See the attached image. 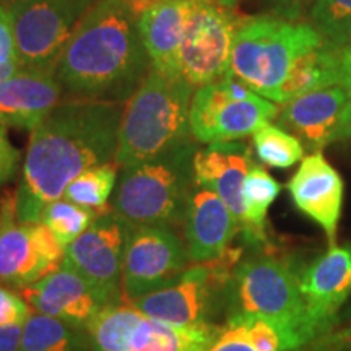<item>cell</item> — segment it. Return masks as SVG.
I'll list each match as a JSON object with an SVG mask.
<instances>
[{"label":"cell","instance_id":"6da1fadb","mask_svg":"<svg viewBox=\"0 0 351 351\" xmlns=\"http://www.w3.org/2000/svg\"><path fill=\"white\" fill-rule=\"evenodd\" d=\"M122 116L124 108L117 101L73 98L60 103L34 127L15 191L20 223H41L44 208L62 199L73 179L111 163Z\"/></svg>","mask_w":351,"mask_h":351},{"label":"cell","instance_id":"7a4b0ae2","mask_svg":"<svg viewBox=\"0 0 351 351\" xmlns=\"http://www.w3.org/2000/svg\"><path fill=\"white\" fill-rule=\"evenodd\" d=\"M138 19L127 0H99L86 12L56 67L70 96L122 103L138 90L152 69Z\"/></svg>","mask_w":351,"mask_h":351},{"label":"cell","instance_id":"3957f363","mask_svg":"<svg viewBox=\"0 0 351 351\" xmlns=\"http://www.w3.org/2000/svg\"><path fill=\"white\" fill-rule=\"evenodd\" d=\"M194 90L182 77L148 70L127 101L114 163L127 168L195 140L191 130Z\"/></svg>","mask_w":351,"mask_h":351},{"label":"cell","instance_id":"277c9868","mask_svg":"<svg viewBox=\"0 0 351 351\" xmlns=\"http://www.w3.org/2000/svg\"><path fill=\"white\" fill-rule=\"evenodd\" d=\"M232 271L226 289V319L256 315L274 322L307 345L314 330L301 293L300 265L291 257L271 252L269 244L251 247Z\"/></svg>","mask_w":351,"mask_h":351},{"label":"cell","instance_id":"5b68a950","mask_svg":"<svg viewBox=\"0 0 351 351\" xmlns=\"http://www.w3.org/2000/svg\"><path fill=\"white\" fill-rule=\"evenodd\" d=\"M197 140L163 155L121 168L111 208L132 226H182L195 186Z\"/></svg>","mask_w":351,"mask_h":351},{"label":"cell","instance_id":"8992f818","mask_svg":"<svg viewBox=\"0 0 351 351\" xmlns=\"http://www.w3.org/2000/svg\"><path fill=\"white\" fill-rule=\"evenodd\" d=\"M324 41L306 21L276 15L245 16L236 26L230 72L256 93L280 104L289 70Z\"/></svg>","mask_w":351,"mask_h":351},{"label":"cell","instance_id":"52a82bcc","mask_svg":"<svg viewBox=\"0 0 351 351\" xmlns=\"http://www.w3.org/2000/svg\"><path fill=\"white\" fill-rule=\"evenodd\" d=\"M244 252L245 245L230 247L212 262L194 263L173 285L130 304L147 317L169 326H217L215 319L226 311L228 283Z\"/></svg>","mask_w":351,"mask_h":351},{"label":"cell","instance_id":"ba28073f","mask_svg":"<svg viewBox=\"0 0 351 351\" xmlns=\"http://www.w3.org/2000/svg\"><path fill=\"white\" fill-rule=\"evenodd\" d=\"M278 112L276 103L228 72L195 90L191 103L192 137L207 145L234 142L276 119Z\"/></svg>","mask_w":351,"mask_h":351},{"label":"cell","instance_id":"9c48e42d","mask_svg":"<svg viewBox=\"0 0 351 351\" xmlns=\"http://www.w3.org/2000/svg\"><path fill=\"white\" fill-rule=\"evenodd\" d=\"M12 15L16 57L23 67L56 70L91 0H3Z\"/></svg>","mask_w":351,"mask_h":351},{"label":"cell","instance_id":"30bf717a","mask_svg":"<svg viewBox=\"0 0 351 351\" xmlns=\"http://www.w3.org/2000/svg\"><path fill=\"white\" fill-rule=\"evenodd\" d=\"M0 285L20 289L62 267L65 249L49 228L16 219V192L0 197Z\"/></svg>","mask_w":351,"mask_h":351},{"label":"cell","instance_id":"8fae6325","mask_svg":"<svg viewBox=\"0 0 351 351\" xmlns=\"http://www.w3.org/2000/svg\"><path fill=\"white\" fill-rule=\"evenodd\" d=\"M239 19L215 0H192L179 56V75L200 88L230 72L232 39Z\"/></svg>","mask_w":351,"mask_h":351},{"label":"cell","instance_id":"7c38bea8","mask_svg":"<svg viewBox=\"0 0 351 351\" xmlns=\"http://www.w3.org/2000/svg\"><path fill=\"white\" fill-rule=\"evenodd\" d=\"M187 245L169 226H132L125 244L122 296L127 302L173 285L191 267Z\"/></svg>","mask_w":351,"mask_h":351},{"label":"cell","instance_id":"4fadbf2b","mask_svg":"<svg viewBox=\"0 0 351 351\" xmlns=\"http://www.w3.org/2000/svg\"><path fill=\"white\" fill-rule=\"evenodd\" d=\"M130 228L109 207L65 249L62 265L80 275L106 304L119 302L122 298V271Z\"/></svg>","mask_w":351,"mask_h":351},{"label":"cell","instance_id":"5bb4252c","mask_svg":"<svg viewBox=\"0 0 351 351\" xmlns=\"http://www.w3.org/2000/svg\"><path fill=\"white\" fill-rule=\"evenodd\" d=\"M276 119L309 150L320 152L351 138V91L330 86L301 95L285 103Z\"/></svg>","mask_w":351,"mask_h":351},{"label":"cell","instance_id":"9a60e30c","mask_svg":"<svg viewBox=\"0 0 351 351\" xmlns=\"http://www.w3.org/2000/svg\"><path fill=\"white\" fill-rule=\"evenodd\" d=\"M301 293L317 337L335 322L351 296V244L332 245L326 254L302 267Z\"/></svg>","mask_w":351,"mask_h":351},{"label":"cell","instance_id":"2e32d148","mask_svg":"<svg viewBox=\"0 0 351 351\" xmlns=\"http://www.w3.org/2000/svg\"><path fill=\"white\" fill-rule=\"evenodd\" d=\"M288 191L301 213L322 228L328 245H337V231L343 210L345 184L339 171L320 152L302 158V163L289 179Z\"/></svg>","mask_w":351,"mask_h":351},{"label":"cell","instance_id":"e0dca14e","mask_svg":"<svg viewBox=\"0 0 351 351\" xmlns=\"http://www.w3.org/2000/svg\"><path fill=\"white\" fill-rule=\"evenodd\" d=\"M19 293L38 314L64 320L83 330L106 306L80 275L65 265L39 282L20 288Z\"/></svg>","mask_w":351,"mask_h":351},{"label":"cell","instance_id":"ac0fdd59","mask_svg":"<svg viewBox=\"0 0 351 351\" xmlns=\"http://www.w3.org/2000/svg\"><path fill=\"white\" fill-rule=\"evenodd\" d=\"M182 230L191 261L207 263L230 249L239 234V223L215 192L195 184L189 195Z\"/></svg>","mask_w":351,"mask_h":351},{"label":"cell","instance_id":"d6986e66","mask_svg":"<svg viewBox=\"0 0 351 351\" xmlns=\"http://www.w3.org/2000/svg\"><path fill=\"white\" fill-rule=\"evenodd\" d=\"M62 93L56 70L21 67L0 83V124L33 130L59 106Z\"/></svg>","mask_w":351,"mask_h":351},{"label":"cell","instance_id":"ffe728a7","mask_svg":"<svg viewBox=\"0 0 351 351\" xmlns=\"http://www.w3.org/2000/svg\"><path fill=\"white\" fill-rule=\"evenodd\" d=\"M254 163L251 148L239 140L207 145V148H199L194 158L195 184L225 202L238 219L239 231L245 225L243 182Z\"/></svg>","mask_w":351,"mask_h":351},{"label":"cell","instance_id":"44dd1931","mask_svg":"<svg viewBox=\"0 0 351 351\" xmlns=\"http://www.w3.org/2000/svg\"><path fill=\"white\" fill-rule=\"evenodd\" d=\"M192 0H160L143 12L138 29L152 69L169 77L179 75V56Z\"/></svg>","mask_w":351,"mask_h":351},{"label":"cell","instance_id":"7402d4cb","mask_svg":"<svg viewBox=\"0 0 351 351\" xmlns=\"http://www.w3.org/2000/svg\"><path fill=\"white\" fill-rule=\"evenodd\" d=\"M340 49L341 47L335 44L324 41L302 56L289 70L283 83L280 91V104L311 91L340 86Z\"/></svg>","mask_w":351,"mask_h":351},{"label":"cell","instance_id":"603a6c76","mask_svg":"<svg viewBox=\"0 0 351 351\" xmlns=\"http://www.w3.org/2000/svg\"><path fill=\"white\" fill-rule=\"evenodd\" d=\"M145 315L130 302L106 304L88 324L86 335L93 351H130Z\"/></svg>","mask_w":351,"mask_h":351},{"label":"cell","instance_id":"cb8c5ba5","mask_svg":"<svg viewBox=\"0 0 351 351\" xmlns=\"http://www.w3.org/2000/svg\"><path fill=\"white\" fill-rule=\"evenodd\" d=\"M221 326L178 327L145 315L130 351H207Z\"/></svg>","mask_w":351,"mask_h":351},{"label":"cell","instance_id":"d4e9b609","mask_svg":"<svg viewBox=\"0 0 351 351\" xmlns=\"http://www.w3.org/2000/svg\"><path fill=\"white\" fill-rule=\"evenodd\" d=\"M20 351H93L86 330L34 313L26 319Z\"/></svg>","mask_w":351,"mask_h":351},{"label":"cell","instance_id":"484cf974","mask_svg":"<svg viewBox=\"0 0 351 351\" xmlns=\"http://www.w3.org/2000/svg\"><path fill=\"white\" fill-rule=\"evenodd\" d=\"M117 169L119 166L112 161L86 169L85 173H82L69 184L62 199L80 205V207L95 210L96 213L104 212L111 207L108 205V202L114 194L117 178H119Z\"/></svg>","mask_w":351,"mask_h":351},{"label":"cell","instance_id":"4316f807","mask_svg":"<svg viewBox=\"0 0 351 351\" xmlns=\"http://www.w3.org/2000/svg\"><path fill=\"white\" fill-rule=\"evenodd\" d=\"M254 152L269 168L288 169L304 158V145L280 125L263 124L252 134Z\"/></svg>","mask_w":351,"mask_h":351},{"label":"cell","instance_id":"83f0119b","mask_svg":"<svg viewBox=\"0 0 351 351\" xmlns=\"http://www.w3.org/2000/svg\"><path fill=\"white\" fill-rule=\"evenodd\" d=\"M98 215L95 210L80 207L65 199H57L44 208L41 223L49 228L59 244L67 249L91 226Z\"/></svg>","mask_w":351,"mask_h":351},{"label":"cell","instance_id":"f1b7e54d","mask_svg":"<svg viewBox=\"0 0 351 351\" xmlns=\"http://www.w3.org/2000/svg\"><path fill=\"white\" fill-rule=\"evenodd\" d=\"M311 25L326 41L345 47L351 44V0H314Z\"/></svg>","mask_w":351,"mask_h":351},{"label":"cell","instance_id":"f546056e","mask_svg":"<svg viewBox=\"0 0 351 351\" xmlns=\"http://www.w3.org/2000/svg\"><path fill=\"white\" fill-rule=\"evenodd\" d=\"M301 351H351V315L337 317L330 327L319 333Z\"/></svg>","mask_w":351,"mask_h":351},{"label":"cell","instance_id":"4dcf8cb0","mask_svg":"<svg viewBox=\"0 0 351 351\" xmlns=\"http://www.w3.org/2000/svg\"><path fill=\"white\" fill-rule=\"evenodd\" d=\"M32 306L23 300L20 293L0 285V327L16 326V324L23 326L26 319L32 315Z\"/></svg>","mask_w":351,"mask_h":351},{"label":"cell","instance_id":"1f68e13d","mask_svg":"<svg viewBox=\"0 0 351 351\" xmlns=\"http://www.w3.org/2000/svg\"><path fill=\"white\" fill-rule=\"evenodd\" d=\"M15 60H19V57H16L12 15L7 3L0 2V65L15 62Z\"/></svg>","mask_w":351,"mask_h":351},{"label":"cell","instance_id":"d6a6232c","mask_svg":"<svg viewBox=\"0 0 351 351\" xmlns=\"http://www.w3.org/2000/svg\"><path fill=\"white\" fill-rule=\"evenodd\" d=\"M20 165V152L8 138L5 125L0 124V187L16 174Z\"/></svg>","mask_w":351,"mask_h":351},{"label":"cell","instance_id":"836d02e7","mask_svg":"<svg viewBox=\"0 0 351 351\" xmlns=\"http://www.w3.org/2000/svg\"><path fill=\"white\" fill-rule=\"evenodd\" d=\"M207 351H257L247 340L241 335L236 327L231 324L221 326L218 337L213 340Z\"/></svg>","mask_w":351,"mask_h":351},{"label":"cell","instance_id":"e575fe53","mask_svg":"<svg viewBox=\"0 0 351 351\" xmlns=\"http://www.w3.org/2000/svg\"><path fill=\"white\" fill-rule=\"evenodd\" d=\"M23 326L0 327V351H20Z\"/></svg>","mask_w":351,"mask_h":351},{"label":"cell","instance_id":"d590c367","mask_svg":"<svg viewBox=\"0 0 351 351\" xmlns=\"http://www.w3.org/2000/svg\"><path fill=\"white\" fill-rule=\"evenodd\" d=\"M340 86L351 91V44L340 49Z\"/></svg>","mask_w":351,"mask_h":351},{"label":"cell","instance_id":"8d00e7d4","mask_svg":"<svg viewBox=\"0 0 351 351\" xmlns=\"http://www.w3.org/2000/svg\"><path fill=\"white\" fill-rule=\"evenodd\" d=\"M23 67L19 60H15V62H8V64H3L0 65V83H3L5 80H8V78L15 75L19 70Z\"/></svg>","mask_w":351,"mask_h":351},{"label":"cell","instance_id":"74e56055","mask_svg":"<svg viewBox=\"0 0 351 351\" xmlns=\"http://www.w3.org/2000/svg\"><path fill=\"white\" fill-rule=\"evenodd\" d=\"M280 5L283 8H288V10H296V8H300V5L304 0H278Z\"/></svg>","mask_w":351,"mask_h":351},{"label":"cell","instance_id":"f35d334b","mask_svg":"<svg viewBox=\"0 0 351 351\" xmlns=\"http://www.w3.org/2000/svg\"><path fill=\"white\" fill-rule=\"evenodd\" d=\"M215 2H218L219 5H223V7H226V8H234L236 5H238L239 3V0H215Z\"/></svg>","mask_w":351,"mask_h":351},{"label":"cell","instance_id":"ab89813d","mask_svg":"<svg viewBox=\"0 0 351 351\" xmlns=\"http://www.w3.org/2000/svg\"><path fill=\"white\" fill-rule=\"evenodd\" d=\"M0 226H2V210H0Z\"/></svg>","mask_w":351,"mask_h":351},{"label":"cell","instance_id":"60d3db41","mask_svg":"<svg viewBox=\"0 0 351 351\" xmlns=\"http://www.w3.org/2000/svg\"><path fill=\"white\" fill-rule=\"evenodd\" d=\"M91 2H93V5H95V3H96V2H99V0H91Z\"/></svg>","mask_w":351,"mask_h":351},{"label":"cell","instance_id":"b9f144b4","mask_svg":"<svg viewBox=\"0 0 351 351\" xmlns=\"http://www.w3.org/2000/svg\"><path fill=\"white\" fill-rule=\"evenodd\" d=\"M153 2H160V0H153Z\"/></svg>","mask_w":351,"mask_h":351},{"label":"cell","instance_id":"7bdbcfd3","mask_svg":"<svg viewBox=\"0 0 351 351\" xmlns=\"http://www.w3.org/2000/svg\"><path fill=\"white\" fill-rule=\"evenodd\" d=\"M0 2H3V0H0Z\"/></svg>","mask_w":351,"mask_h":351}]
</instances>
